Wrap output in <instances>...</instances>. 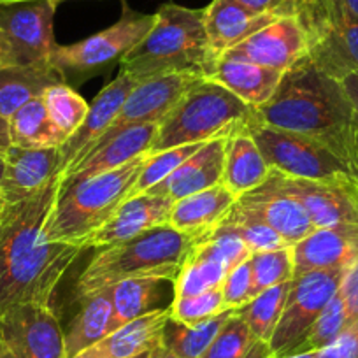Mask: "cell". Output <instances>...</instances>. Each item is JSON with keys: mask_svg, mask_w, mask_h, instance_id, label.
<instances>
[{"mask_svg": "<svg viewBox=\"0 0 358 358\" xmlns=\"http://www.w3.org/2000/svg\"><path fill=\"white\" fill-rule=\"evenodd\" d=\"M169 315V308H164L125 323L74 358H132L153 350L160 344Z\"/></svg>", "mask_w": 358, "mask_h": 358, "instance_id": "4316f807", "label": "cell"}, {"mask_svg": "<svg viewBox=\"0 0 358 358\" xmlns=\"http://www.w3.org/2000/svg\"><path fill=\"white\" fill-rule=\"evenodd\" d=\"M278 174L285 190L301 202L316 229L358 225V206L346 185L351 176L341 181H316Z\"/></svg>", "mask_w": 358, "mask_h": 358, "instance_id": "ac0fdd59", "label": "cell"}, {"mask_svg": "<svg viewBox=\"0 0 358 358\" xmlns=\"http://www.w3.org/2000/svg\"><path fill=\"white\" fill-rule=\"evenodd\" d=\"M348 190H350L351 197L355 199V202H357L358 206V176H351L350 179H348Z\"/></svg>", "mask_w": 358, "mask_h": 358, "instance_id": "c3c4849f", "label": "cell"}, {"mask_svg": "<svg viewBox=\"0 0 358 358\" xmlns=\"http://www.w3.org/2000/svg\"><path fill=\"white\" fill-rule=\"evenodd\" d=\"M236 206L276 230L290 246L306 239L316 230L301 202L285 190L280 181V174L273 169L264 183L255 190L241 195L236 201Z\"/></svg>", "mask_w": 358, "mask_h": 358, "instance_id": "9a60e30c", "label": "cell"}, {"mask_svg": "<svg viewBox=\"0 0 358 358\" xmlns=\"http://www.w3.org/2000/svg\"><path fill=\"white\" fill-rule=\"evenodd\" d=\"M350 325V320H348L346 308H344V302L341 299L339 290L334 295L332 301L327 304V308L323 309L322 315L318 316V320L315 322V325L311 327L309 334L306 336V339L302 341L301 346L294 351V353H302V351H320L323 348L330 346L344 330ZM292 355V353H290Z\"/></svg>", "mask_w": 358, "mask_h": 358, "instance_id": "f35d334b", "label": "cell"}, {"mask_svg": "<svg viewBox=\"0 0 358 358\" xmlns=\"http://www.w3.org/2000/svg\"><path fill=\"white\" fill-rule=\"evenodd\" d=\"M155 20V15H141L125 4L122 18L109 29L67 46L55 44L50 64L65 76L67 72H95L113 62H122L153 29Z\"/></svg>", "mask_w": 358, "mask_h": 358, "instance_id": "30bf717a", "label": "cell"}, {"mask_svg": "<svg viewBox=\"0 0 358 358\" xmlns=\"http://www.w3.org/2000/svg\"><path fill=\"white\" fill-rule=\"evenodd\" d=\"M137 81L130 78L127 72L120 71L116 79H113L106 88H102L101 94L95 97V101L90 104L88 115L85 122L81 123L78 130L62 144L60 148V171L74 167L78 162H81L86 155L92 151V148L101 141V137L108 132L113 120L122 109L123 102L136 88Z\"/></svg>", "mask_w": 358, "mask_h": 358, "instance_id": "e0dca14e", "label": "cell"}, {"mask_svg": "<svg viewBox=\"0 0 358 358\" xmlns=\"http://www.w3.org/2000/svg\"><path fill=\"white\" fill-rule=\"evenodd\" d=\"M339 295L346 308L350 325L358 320V258L344 271L343 281L339 287Z\"/></svg>", "mask_w": 358, "mask_h": 358, "instance_id": "ee69618b", "label": "cell"}, {"mask_svg": "<svg viewBox=\"0 0 358 358\" xmlns=\"http://www.w3.org/2000/svg\"><path fill=\"white\" fill-rule=\"evenodd\" d=\"M153 29L120 62L137 83L172 72L208 78L216 57L204 27V9L164 4L155 13Z\"/></svg>", "mask_w": 358, "mask_h": 358, "instance_id": "277c9868", "label": "cell"}, {"mask_svg": "<svg viewBox=\"0 0 358 358\" xmlns=\"http://www.w3.org/2000/svg\"><path fill=\"white\" fill-rule=\"evenodd\" d=\"M274 353L271 344L260 341L248 323L234 313L225 323L211 346L206 350L201 358H273Z\"/></svg>", "mask_w": 358, "mask_h": 358, "instance_id": "836d02e7", "label": "cell"}, {"mask_svg": "<svg viewBox=\"0 0 358 358\" xmlns=\"http://www.w3.org/2000/svg\"><path fill=\"white\" fill-rule=\"evenodd\" d=\"M344 268L313 271L294 278L287 306L271 339L274 357L290 355L301 346L311 327L341 287Z\"/></svg>", "mask_w": 358, "mask_h": 358, "instance_id": "8fae6325", "label": "cell"}, {"mask_svg": "<svg viewBox=\"0 0 358 358\" xmlns=\"http://www.w3.org/2000/svg\"><path fill=\"white\" fill-rule=\"evenodd\" d=\"M253 108L230 94L222 85L201 79L188 90L176 108L158 123V134L151 153L208 143L216 137L229 136L251 118Z\"/></svg>", "mask_w": 358, "mask_h": 358, "instance_id": "8992f818", "label": "cell"}, {"mask_svg": "<svg viewBox=\"0 0 358 358\" xmlns=\"http://www.w3.org/2000/svg\"><path fill=\"white\" fill-rule=\"evenodd\" d=\"M292 281L267 288L262 294L255 295L246 306L237 309L241 318L248 323L251 332L260 341L271 343V339H273L274 330H276L278 322H280L281 315L285 311V306H287Z\"/></svg>", "mask_w": 358, "mask_h": 358, "instance_id": "e575fe53", "label": "cell"}, {"mask_svg": "<svg viewBox=\"0 0 358 358\" xmlns=\"http://www.w3.org/2000/svg\"><path fill=\"white\" fill-rule=\"evenodd\" d=\"M246 244L225 227H216L195 241L190 258L183 265L178 280L172 285L174 299L190 297L222 288L227 274L237 264L250 258Z\"/></svg>", "mask_w": 358, "mask_h": 358, "instance_id": "7c38bea8", "label": "cell"}, {"mask_svg": "<svg viewBox=\"0 0 358 358\" xmlns=\"http://www.w3.org/2000/svg\"><path fill=\"white\" fill-rule=\"evenodd\" d=\"M60 176L27 201L8 206L0 230V315L22 304L51 306L81 246L43 236L57 201Z\"/></svg>", "mask_w": 358, "mask_h": 358, "instance_id": "6da1fadb", "label": "cell"}, {"mask_svg": "<svg viewBox=\"0 0 358 358\" xmlns=\"http://www.w3.org/2000/svg\"><path fill=\"white\" fill-rule=\"evenodd\" d=\"M280 18L283 16L276 13L258 15L237 4L236 0H213L204 9V27L213 55L222 57Z\"/></svg>", "mask_w": 358, "mask_h": 358, "instance_id": "d4e9b609", "label": "cell"}, {"mask_svg": "<svg viewBox=\"0 0 358 358\" xmlns=\"http://www.w3.org/2000/svg\"><path fill=\"white\" fill-rule=\"evenodd\" d=\"M6 209H8V204H6V201H4V197H2V194H0V230H2V225H4Z\"/></svg>", "mask_w": 358, "mask_h": 358, "instance_id": "f5cc1de1", "label": "cell"}, {"mask_svg": "<svg viewBox=\"0 0 358 358\" xmlns=\"http://www.w3.org/2000/svg\"><path fill=\"white\" fill-rule=\"evenodd\" d=\"M315 2H318V4H322V6H325V4H329L330 0H315Z\"/></svg>", "mask_w": 358, "mask_h": 358, "instance_id": "680465c9", "label": "cell"}, {"mask_svg": "<svg viewBox=\"0 0 358 358\" xmlns=\"http://www.w3.org/2000/svg\"><path fill=\"white\" fill-rule=\"evenodd\" d=\"M236 201V195L222 183L179 199L172 204L169 227L197 241L218 227Z\"/></svg>", "mask_w": 358, "mask_h": 358, "instance_id": "484cf974", "label": "cell"}, {"mask_svg": "<svg viewBox=\"0 0 358 358\" xmlns=\"http://www.w3.org/2000/svg\"><path fill=\"white\" fill-rule=\"evenodd\" d=\"M15 2H25V0H0V6H2V4H15Z\"/></svg>", "mask_w": 358, "mask_h": 358, "instance_id": "6f0895ef", "label": "cell"}, {"mask_svg": "<svg viewBox=\"0 0 358 358\" xmlns=\"http://www.w3.org/2000/svg\"><path fill=\"white\" fill-rule=\"evenodd\" d=\"M158 134V123L151 125H141L127 129L99 146L92 153L86 155L79 164L65 171L60 176L62 185H72L85 181L94 176L104 174V172L115 171L122 165L129 164L134 158L148 153L153 146Z\"/></svg>", "mask_w": 358, "mask_h": 358, "instance_id": "603a6c76", "label": "cell"}, {"mask_svg": "<svg viewBox=\"0 0 358 358\" xmlns=\"http://www.w3.org/2000/svg\"><path fill=\"white\" fill-rule=\"evenodd\" d=\"M271 174V167L258 150L246 122L237 127L227 139L225 167L222 185L237 199L260 187Z\"/></svg>", "mask_w": 358, "mask_h": 358, "instance_id": "83f0119b", "label": "cell"}, {"mask_svg": "<svg viewBox=\"0 0 358 358\" xmlns=\"http://www.w3.org/2000/svg\"><path fill=\"white\" fill-rule=\"evenodd\" d=\"M150 155L151 151H148L115 171L79 183H60L57 201L44 225V239L48 243H69L83 248L90 237L132 199L134 187Z\"/></svg>", "mask_w": 358, "mask_h": 358, "instance_id": "5b68a950", "label": "cell"}, {"mask_svg": "<svg viewBox=\"0 0 358 358\" xmlns=\"http://www.w3.org/2000/svg\"><path fill=\"white\" fill-rule=\"evenodd\" d=\"M246 129L268 167L288 178L341 181L353 176L339 157L311 137L265 125L255 120L253 115L246 122Z\"/></svg>", "mask_w": 358, "mask_h": 358, "instance_id": "52a82bcc", "label": "cell"}, {"mask_svg": "<svg viewBox=\"0 0 358 358\" xmlns=\"http://www.w3.org/2000/svg\"><path fill=\"white\" fill-rule=\"evenodd\" d=\"M316 358H358V320L334 341L316 353Z\"/></svg>", "mask_w": 358, "mask_h": 358, "instance_id": "7bdbcfd3", "label": "cell"}, {"mask_svg": "<svg viewBox=\"0 0 358 358\" xmlns=\"http://www.w3.org/2000/svg\"><path fill=\"white\" fill-rule=\"evenodd\" d=\"M309 37V60L332 78L358 71V18L341 0L322 6L306 0L301 11Z\"/></svg>", "mask_w": 358, "mask_h": 358, "instance_id": "ba28073f", "label": "cell"}, {"mask_svg": "<svg viewBox=\"0 0 358 358\" xmlns=\"http://www.w3.org/2000/svg\"><path fill=\"white\" fill-rule=\"evenodd\" d=\"M225 309L222 288H215V290L204 292V294L190 295V297L172 299L171 306H169L171 318L176 320V322L185 323V325H195V323L206 322V320L223 313Z\"/></svg>", "mask_w": 358, "mask_h": 358, "instance_id": "60d3db41", "label": "cell"}, {"mask_svg": "<svg viewBox=\"0 0 358 358\" xmlns=\"http://www.w3.org/2000/svg\"><path fill=\"white\" fill-rule=\"evenodd\" d=\"M229 136L216 137L206 143L197 153L179 165L169 178L148 190V194L160 195L174 204L179 199L199 194L222 183Z\"/></svg>", "mask_w": 358, "mask_h": 358, "instance_id": "44dd1931", "label": "cell"}, {"mask_svg": "<svg viewBox=\"0 0 358 358\" xmlns=\"http://www.w3.org/2000/svg\"><path fill=\"white\" fill-rule=\"evenodd\" d=\"M222 297L227 309H241L255 297V281L250 258L237 264L222 283Z\"/></svg>", "mask_w": 358, "mask_h": 358, "instance_id": "b9f144b4", "label": "cell"}, {"mask_svg": "<svg viewBox=\"0 0 358 358\" xmlns=\"http://www.w3.org/2000/svg\"><path fill=\"white\" fill-rule=\"evenodd\" d=\"M253 118L265 125L311 137L339 157L358 176V129L353 109L336 78L320 71L309 57L288 69L276 94Z\"/></svg>", "mask_w": 358, "mask_h": 358, "instance_id": "7a4b0ae2", "label": "cell"}, {"mask_svg": "<svg viewBox=\"0 0 358 358\" xmlns=\"http://www.w3.org/2000/svg\"><path fill=\"white\" fill-rule=\"evenodd\" d=\"M0 358H13V355L9 353V350L6 348V344L0 339Z\"/></svg>", "mask_w": 358, "mask_h": 358, "instance_id": "db71d44e", "label": "cell"}, {"mask_svg": "<svg viewBox=\"0 0 358 358\" xmlns=\"http://www.w3.org/2000/svg\"><path fill=\"white\" fill-rule=\"evenodd\" d=\"M201 79L204 78L199 74L172 72V74L155 76V78L139 81L136 88L130 92L127 101L123 102L122 109L113 120L108 132L92 148V151L97 150L99 146L108 143L109 139L118 136L123 130L132 129V127L160 123L176 108V104L185 97L188 90L197 85Z\"/></svg>", "mask_w": 358, "mask_h": 358, "instance_id": "5bb4252c", "label": "cell"}, {"mask_svg": "<svg viewBox=\"0 0 358 358\" xmlns=\"http://www.w3.org/2000/svg\"><path fill=\"white\" fill-rule=\"evenodd\" d=\"M151 358H176L171 351L165 350L162 344H158L157 348H153V353H151Z\"/></svg>", "mask_w": 358, "mask_h": 358, "instance_id": "681fc988", "label": "cell"}, {"mask_svg": "<svg viewBox=\"0 0 358 358\" xmlns=\"http://www.w3.org/2000/svg\"><path fill=\"white\" fill-rule=\"evenodd\" d=\"M4 160L6 167L0 194L8 206L27 201L46 188L55 178L62 176L60 148L29 150L11 146Z\"/></svg>", "mask_w": 358, "mask_h": 358, "instance_id": "d6986e66", "label": "cell"}, {"mask_svg": "<svg viewBox=\"0 0 358 358\" xmlns=\"http://www.w3.org/2000/svg\"><path fill=\"white\" fill-rule=\"evenodd\" d=\"M195 248V239L164 225L125 243L102 248L76 280V297L106 290L127 280L155 278L174 285Z\"/></svg>", "mask_w": 358, "mask_h": 358, "instance_id": "3957f363", "label": "cell"}, {"mask_svg": "<svg viewBox=\"0 0 358 358\" xmlns=\"http://www.w3.org/2000/svg\"><path fill=\"white\" fill-rule=\"evenodd\" d=\"M4 167H6L4 155H0V185H2V178H4Z\"/></svg>", "mask_w": 358, "mask_h": 358, "instance_id": "11a10c76", "label": "cell"}, {"mask_svg": "<svg viewBox=\"0 0 358 358\" xmlns=\"http://www.w3.org/2000/svg\"><path fill=\"white\" fill-rule=\"evenodd\" d=\"M236 2L258 15L276 13L281 16H292L302 11L306 0H236Z\"/></svg>", "mask_w": 358, "mask_h": 358, "instance_id": "f6af8a7d", "label": "cell"}, {"mask_svg": "<svg viewBox=\"0 0 358 358\" xmlns=\"http://www.w3.org/2000/svg\"><path fill=\"white\" fill-rule=\"evenodd\" d=\"M11 144L29 150L62 148L67 137L51 123L43 97L34 99L9 118Z\"/></svg>", "mask_w": 358, "mask_h": 358, "instance_id": "1f68e13d", "label": "cell"}, {"mask_svg": "<svg viewBox=\"0 0 358 358\" xmlns=\"http://www.w3.org/2000/svg\"><path fill=\"white\" fill-rule=\"evenodd\" d=\"M318 351H302V353H292L283 355V357H273V358H316Z\"/></svg>", "mask_w": 358, "mask_h": 358, "instance_id": "816d5d0a", "label": "cell"}, {"mask_svg": "<svg viewBox=\"0 0 358 358\" xmlns=\"http://www.w3.org/2000/svg\"><path fill=\"white\" fill-rule=\"evenodd\" d=\"M43 102L51 123L67 139L81 127L90 109V104H86L85 99L65 83L50 86L43 94Z\"/></svg>", "mask_w": 358, "mask_h": 358, "instance_id": "d590c367", "label": "cell"}, {"mask_svg": "<svg viewBox=\"0 0 358 358\" xmlns=\"http://www.w3.org/2000/svg\"><path fill=\"white\" fill-rule=\"evenodd\" d=\"M64 81L65 76L51 64L27 67L0 64V116L9 120L27 102L43 97L50 86Z\"/></svg>", "mask_w": 358, "mask_h": 358, "instance_id": "f1b7e54d", "label": "cell"}, {"mask_svg": "<svg viewBox=\"0 0 358 358\" xmlns=\"http://www.w3.org/2000/svg\"><path fill=\"white\" fill-rule=\"evenodd\" d=\"M60 0H25L0 6V64H50L53 20Z\"/></svg>", "mask_w": 358, "mask_h": 358, "instance_id": "9c48e42d", "label": "cell"}, {"mask_svg": "<svg viewBox=\"0 0 358 358\" xmlns=\"http://www.w3.org/2000/svg\"><path fill=\"white\" fill-rule=\"evenodd\" d=\"M157 348V346H155ZM151 353H153V350H150V351H144V353H141V355H136V357H132V358H151Z\"/></svg>", "mask_w": 358, "mask_h": 358, "instance_id": "9f6ffc18", "label": "cell"}, {"mask_svg": "<svg viewBox=\"0 0 358 358\" xmlns=\"http://www.w3.org/2000/svg\"><path fill=\"white\" fill-rule=\"evenodd\" d=\"M79 308L67 329L64 330L65 355L67 358L78 357L85 350L111 332L113 294L111 288L95 292L78 299Z\"/></svg>", "mask_w": 358, "mask_h": 358, "instance_id": "f546056e", "label": "cell"}, {"mask_svg": "<svg viewBox=\"0 0 358 358\" xmlns=\"http://www.w3.org/2000/svg\"><path fill=\"white\" fill-rule=\"evenodd\" d=\"M237 309H225L220 315L206 320V322L195 323V325H185L176 322L169 315L162 330L160 344L167 351H171L176 358H201L206 353L215 337L222 330L223 323L236 313Z\"/></svg>", "mask_w": 358, "mask_h": 358, "instance_id": "d6a6232c", "label": "cell"}, {"mask_svg": "<svg viewBox=\"0 0 358 358\" xmlns=\"http://www.w3.org/2000/svg\"><path fill=\"white\" fill-rule=\"evenodd\" d=\"M250 264L255 281V295H258L267 288L294 280V246L255 251L250 255Z\"/></svg>", "mask_w": 358, "mask_h": 358, "instance_id": "74e56055", "label": "cell"}, {"mask_svg": "<svg viewBox=\"0 0 358 358\" xmlns=\"http://www.w3.org/2000/svg\"><path fill=\"white\" fill-rule=\"evenodd\" d=\"M341 2H343L344 8H346L355 18H358V0H341Z\"/></svg>", "mask_w": 358, "mask_h": 358, "instance_id": "f907efd6", "label": "cell"}, {"mask_svg": "<svg viewBox=\"0 0 358 358\" xmlns=\"http://www.w3.org/2000/svg\"><path fill=\"white\" fill-rule=\"evenodd\" d=\"M11 134H9V120L0 116V155L8 153V150L11 148Z\"/></svg>", "mask_w": 358, "mask_h": 358, "instance_id": "7dc6e473", "label": "cell"}, {"mask_svg": "<svg viewBox=\"0 0 358 358\" xmlns=\"http://www.w3.org/2000/svg\"><path fill=\"white\" fill-rule=\"evenodd\" d=\"M165 285L169 281L143 278V280H127L111 287L113 294V320L111 332L125 323L146 316L165 306Z\"/></svg>", "mask_w": 358, "mask_h": 358, "instance_id": "4dcf8cb0", "label": "cell"}, {"mask_svg": "<svg viewBox=\"0 0 358 358\" xmlns=\"http://www.w3.org/2000/svg\"><path fill=\"white\" fill-rule=\"evenodd\" d=\"M283 74L285 72L264 67L246 58L223 53L216 58L206 79L218 83L250 108L257 109L273 99Z\"/></svg>", "mask_w": 358, "mask_h": 358, "instance_id": "cb8c5ba5", "label": "cell"}, {"mask_svg": "<svg viewBox=\"0 0 358 358\" xmlns=\"http://www.w3.org/2000/svg\"><path fill=\"white\" fill-rule=\"evenodd\" d=\"M220 227H225L230 232L236 234L241 241L248 246L251 253L255 251H267V250H278V248L290 246L280 234L268 225H265L260 218L250 215V213L243 211L237 208L236 204L232 206L225 218L218 223Z\"/></svg>", "mask_w": 358, "mask_h": 358, "instance_id": "8d00e7d4", "label": "cell"}, {"mask_svg": "<svg viewBox=\"0 0 358 358\" xmlns=\"http://www.w3.org/2000/svg\"><path fill=\"white\" fill-rule=\"evenodd\" d=\"M358 258V225L316 229L294 244V278L313 271L344 268Z\"/></svg>", "mask_w": 358, "mask_h": 358, "instance_id": "7402d4cb", "label": "cell"}, {"mask_svg": "<svg viewBox=\"0 0 358 358\" xmlns=\"http://www.w3.org/2000/svg\"><path fill=\"white\" fill-rule=\"evenodd\" d=\"M204 144L206 143L185 144V146L171 148V150L160 151V153H151L146 165H144L143 172H141L139 179H137L136 187H134L132 197L146 194L148 190H151V188L157 187L158 183H162V181H164L165 178H169V176H171L179 165L183 164L185 160H188L192 155L197 153Z\"/></svg>", "mask_w": 358, "mask_h": 358, "instance_id": "ab89813d", "label": "cell"}, {"mask_svg": "<svg viewBox=\"0 0 358 358\" xmlns=\"http://www.w3.org/2000/svg\"><path fill=\"white\" fill-rule=\"evenodd\" d=\"M172 202L153 194H141L129 199L102 229L90 237L85 250H102L113 244L125 243L157 227L169 225Z\"/></svg>", "mask_w": 358, "mask_h": 358, "instance_id": "ffe728a7", "label": "cell"}, {"mask_svg": "<svg viewBox=\"0 0 358 358\" xmlns=\"http://www.w3.org/2000/svg\"><path fill=\"white\" fill-rule=\"evenodd\" d=\"M337 81L341 83L344 94H346L348 101H350L351 109H353L355 123H357L358 129V71L348 72V74H344L343 78H339Z\"/></svg>", "mask_w": 358, "mask_h": 358, "instance_id": "bcb514c9", "label": "cell"}, {"mask_svg": "<svg viewBox=\"0 0 358 358\" xmlns=\"http://www.w3.org/2000/svg\"><path fill=\"white\" fill-rule=\"evenodd\" d=\"M227 53L274 71L287 72L309 53L308 30L301 13L276 20Z\"/></svg>", "mask_w": 358, "mask_h": 358, "instance_id": "2e32d148", "label": "cell"}, {"mask_svg": "<svg viewBox=\"0 0 358 358\" xmlns=\"http://www.w3.org/2000/svg\"><path fill=\"white\" fill-rule=\"evenodd\" d=\"M0 339L13 358H67L53 306L22 304L0 315Z\"/></svg>", "mask_w": 358, "mask_h": 358, "instance_id": "4fadbf2b", "label": "cell"}]
</instances>
